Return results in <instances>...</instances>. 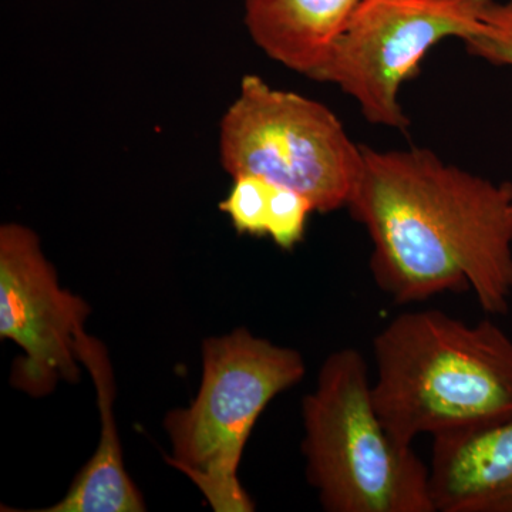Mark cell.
<instances>
[{"label": "cell", "instance_id": "obj_1", "mask_svg": "<svg viewBox=\"0 0 512 512\" xmlns=\"http://www.w3.org/2000/svg\"><path fill=\"white\" fill-rule=\"evenodd\" d=\"M348 210L373 244L376 284L397 303L471 289L484 312L512 296V184L446 164L427 148L362 146Z\"/></svg>", "mask_w": 512, "mask_h": 512}, {"label": "cell", "instance_id": "obj_2", "mask_svg": "<svg viewBox=\"0 0 512 512\" xmlns=\"http://www.w3.org/2000/svg\"><path fill=\"white\" fill-rule=\"evenodd\" d=\"M373 350L377 410L404 443L512 414V340L491 320L402 313L377 333Z\"/></svg>", "mask_w": 512, "mask_h": 512}, {"label": "cell", "instance_id": "obj_3", "mask_svg": "<svg viewBox=\"0 0 512 512\" xmlns=\"http://www.w3.org/2000/svg\"><path fill=\"white\" fill-rule=\"evenodd\" d=\"M362 353L325 360L302 403L308 478L330 512H434L429 467L384 423Z\"/></svg>", "mask_w": 512, "mask_h": 512}, {"label": "cell", "instance_id": "obj_4", "mask_svg": "<svg viewBox=\"0 0 512 512\" xmlns=\"http://www.w3.org/2000/svg\"><path fill=\"white\" fill-rule=\"evenodd\" d=\"M296 350L237 329L202 346V380L187 409L165 417L173 456L167 463L200 488L215 512H251L238 468L256 420L279 393L301 382Z\"/></svg>", "mask_w": 512, "mask_h": 512}, {"label": "cell", "instance_id": "obj_5", "mask_svg": "<svg viewBox=\"0 0 512 512\" xmlns=\"http://www.w3.org/2000/svg\"><path fill=\"white\" fill-rule=\"evenodd\" d=\"M220 157L232 178L259 175L292 188L320 214L348 207L363 167L362 146L329 107L255 74L244 76L222 116Z\"/></svg>", "mask_w": 512, "mask_h": 512}, {"label": "cell", "instance_id": "obj_6", "mask_svg": "<svg viewBox=\"0 0 512 512\" xmlns=\"http://www.w3.org/2000/svg\"><path fill=\"white\" fill-rule=\"evenodd\" d=\"M491 0H365L309 79L335 84L369 123L406 131L404 83L437 43L480 32Z\"/></svg>", "mask_w": 512, "mask_h": 512}, {"label": "cell", "instance_id": "obj_7", "mask_svg": "<svg viewBox=\"0 0 512 512\" xmlns=\"http://www.w3.org/2000/svg\"><path fill=\"white\" fill-rule=\"evenodd\" d=\"M90 308L60 288L36 232L22 224L0 228V338L25 355L13 365L12 384L33 397L55 390L60 380L80 376L77 336Z\"/></svg>", "mask_w": 512, "mask_h": 512}, {"label": "cell", "instance_id": "obj_8", "mask_svg": "<svg viewBox=\"0 0 512 512\" xmlns=\"http://www.w3.org/2000/svg\"><path fill=\"white\" fill-rule=\"evenodd\" d=\"M434 512H512V414L433 437Z\"/></svg>", "mask_w": 512, "mask_h": 512}, {"label": "cell", "instance_id": "obj_9", "mask_svg": "<svg viewBox=\"0 0 512 512\" xmlns=\"http://www.w3.org/2000/svg\"><path fill=\"white\" fill-rule=\"evenodd\" d=\"M80 362L89 369L97 392L100 440L96 453L80 471L60 503L39 512H141L143 497L123 463V453L114 421V379L107 350L100 340L82 330L77 336Z\"/></svg>", "mask_w": 512, "mask_h": 512}, {"label": "cell", "instance_id": "obj_10", "mask_svg": "<svg viewBox=\"0 0 512 512\" xmlns=\"http://www.w3.org/2000/svg\"><path fill=\"white\" fill-rule=\"evenodd\" d=\"M363 2L245 0V26L266 56L309 77Z\"/></svg>", "mask_w": 512, "mask_h": 512}, {"label": "cell", "instance_id": "obj_11", "mask_svg": "<svg viewBox=\"0 0 512 512\" xmlns=\"http://www.w3.org/2000/svg\"><path fill=\"white\" fill-rule=\"evenodd\" d=\"M272 183L259 175L234 177L228 197L220 204L239 235L266 237Z\"/></svg>", "mask_w": 512, "mask_h": 512}, {"label": "cell", "instance_id": "obj_12", "mask_svg": "<svg viewBox=\"0 0 512 512\" xmlns=\"http://www.w3.org/2000/svg\"><path fill=\"white\" fill-rule=\"evenodd\" d=\"M315 212L301 192L272 183L269 201L268 234L276 247L292 251L305 238L309 215Z\"/></svg>", "mask_w": 512, "mask_h": 512}, {"label": "cell", "instance_id": "obj_13", "mask_svg": "<svg viewBox=\"0 0 512 512\" xmlns=\"http://www.w3.org/2000/svg\"><path fill=\"white\" fill-rule=\"evenodd\" d=\"M464 43L470 55L512 67V0H491L480 32Z\"/></svg>", "mask_w": 512, "mask_h": 512}]
</instances>
